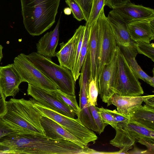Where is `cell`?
I'll return each mask as SVG.
<instances>
[{"mask_svg": "<svg viewBox=\"0 0 154 154\" xmlns=\"http://www.w3.org/2000/svg\"><path fill=\"white\" fill-rule=\"evenodd\" d=\"M97 22L98 30L96 68L97 83L104 66L111 62L117 45L112 28L105 15L104 8L101 11Z\"/></svg>", "mask_w": 154, "mask_h": 154, "instance_id": "5b68a950", "label": "cell"}, {"mask_svg": "<svg viewBox=\"0 0 154 154\" xmlns=\"http://www.w3.org/2000/svg\"><path fill=\"white\" fill-rule=\"evenodd\" d=\"M117 59L116 49L111 62L104 66L97 82L98 94L102 101L107 103L108 106L115 94L114 89Z\"/></svg>", "mask_w": 154, "mask_h": 154, "instance_id": "30bf717a", "label": "cell"}, {"mask_svg": "<svg viewBox=\"0 0 154 154\" xmlns=\"http://www.w3.org/2000/svg\"><path fill=\"white\" fill-rule=\"evenodd\" d=\"M27 94L46 107L74 118L75 114L67 106L53 95L48 91L28 84Z\"/></svg>", "mask_w": 154, "mask_h": 154, "instance_id": "9c48e42d", "label": "cell"}, {"mask_svg": "<svg viewBox=\"0 0 154 154\" xmlns=\"http://www.w3.org/2000/svg\"><path fill=\"white\" fill-rule=\"evenodd\" d=\"M40 122L47 137L55 140L71 142L83 148L86 146L77 138L51 119L43 116L41 118Z\"/></svg>", "mask_w": 154, "mask_h": 154, "instance_id": "9a60e30c", "label": "cell"}, {"mask_svg": "<svg viewBox=\"0 0 154 154\" xmlns=\"http://www.w3.org/2000/svg\"><path fill=\"white\" fill-rule=\"evenodd\" d=\"M10 154L9 148L5 145L0 142V154Z\"/></svg>", "mask_w": 154, "mask_h": 154, "instance_id": "ab89813d", "label": "cell"}, {"mask_svg": "<svg viewBox=\"0 0 154 154\" xmlns=\"http://www.w3.org/2000/svg\"><path fill=\"white\" fill-rule=\"evenodd\" d=\"M99 111L105 122L111 125L115 129L117 128V123L113 116L108 111V109L101 107L99 108Z\"/></svg>", "mask_w": 154, "mask_h": 154, "instance_id": "d6a6232c", "label": "cell"}, {"mask_svg": "<svg viewBox=\"0 0 154 154\" xmlns=\"http://www.w3.org/2000/svg\"><path fill=\"white\" fill-rule=\"evenodd\" d=\"M88 51L89 53L91 68V76L97 82L96 58L97 52V37L98 25L97 20L89 26Z\"/></svg>", "mask_w": 154, "mask_h": 154, "instance_id": "cb8c5ba5", "label": "cell"}, {"mask_svg": "<svg viewBox=\"0 0 154 154\" xmlns=\"http://www.w3.org/2000/svg\"><path fill=\"white\" fill-rule=\"evenodd\" d=\"M150 95L129 96L115 94L110 100L109 106L113 104L116 107L118 112L128 115L133 109L141 106L145 99Z\"/></svg>", "mask_w": 154, "mask_h": 154, "instance_id": "d6986e66", "label": "cell"}, {"mask_svg": "<svg viewBox=\"0 0 154 154\" xmlns=\"http://www.w3.org/2000/svg\"><path fill=\"white\" fill-rule=\"evenodd\" d=\"M33 64L57 86L62 92L69 95L75 94L76 81L69 69L57 65L51 59L36 52L26 55Z\"/></svg>", "mask_w": 154, "mask_h": 154, "instance_id": "277c9868", "label": "cell"}, {"mask_svg": "<svg viewBox=\"0 0 154 154\" xmlns=\"http://www.w3.org/2000/svg\"><path fill=\"white\" fill-rule=\"evenodd\" d=\"M88 105L93 119L98 129L99 134H100L103 131L108 124L103 121L99 111V108L90 104Z\"/></svg>", "mask_w": 154, "mask_h": 154, "instance_id": "f1b7e54d", "label": "cell"}, {"mask_svg": "<svg viewBox=\"0 0 154 154\" xmlns=\"http://www.w3.org/2000/svg\"><path fill=\"white\" fill-rule=\"evenodd\" d=\"M23 81L14 63L0 66V87L6 97H14Z\"/></svg>", "mask_w": 154, "mask_h": 154, "instance_id": "4fadbf2b", "label": "cell"}, {"mask_svg": "<svg viewBox=\"0 0 154 154\" xmlns=\"http://www.w3.org/2000/svg\"><path fill=\"white\" fill-rule=\"evenodd\" d=\"M60 0H20L24 27L34 36H39L55 22Z\"/></svg>", "mask_w": 154, "mask_h": 154, "instance_id": "7a4b0ae2", "label": "cell"}, {"mask_svg": "<svg viewBox=\"0 0 154 154\" xmlns=\"http://www.w3.org/2000/svg\"><path fill=\"white\" fill-rule=\"evenodd\" d=\"M129 152L128 154H149L147 150H143L136 147Z\"/></svg>", "mask_w": 154, "mask_h": 154, "instance_id": "60d3db41", "label": "cell"}, {"mask_svg": "<svg viewBox=\"0 0 154 154\" xmlns=\"http://www.w3.org/2000/svg\"><path fill=\"white\" fill-rule=\"evenodd\" d=\"M128 115L130 119L154 129V109L141 105L133 109Z\"/></svg>", "mask_w": 154, "mask_h": 154, "instance_id": "7402d4cb", "label": "cell"}, {"mask_svg": "<svg viewBox=\"0 0 154 154\" xmlns=\"http://www.w3.org/2000/svg\"><path fill=\"white\" fill-rule=\"evenodd\" d=\"M66 4L71 9L74 17L79 21L85 20L84 14L78 4L73 0H66Z\"/></svg>", "mask_w": 154, "mask_h": 154, "instance_id": "1f68e13d", "label": "cell"}, {"mask_svg": "<svg viewBox=\"0 0 154 154\" xmlns=\"http://www.w3.org/2000/svg\"><path fill=\"white\" fill-rule=\"evenodd\" d=\"M3 49V46L1 45H0V62L3 57V54L2 53Z\"/></svg>", "mask_w": 154, "mask_h": 154, "instance_id": "7bdbcfd3", "label": "cell"}, {"mask_svg": "<svg viewBox=\"0 0 154 154\" xmlns=\"http://www.w3.org/2000/svg\"><path fill=\"white\" fill-rule=\"evenodd\" d=\"M87 93L88 103L94 106L97 105L98 94V85L96 81L91 77L88 81Z\"/></svg>", "mask_w": 154, "mask_h": 154, "instance_id": "484cf974", "label": "cell"}, {"mask_svg": "<svg viewBox=\"0 0 154 154\" xmlns=\"http://www.w3.org/2000/svg\"><path fill=\"white\" fill-rule=\"evenodd\" d=\"M60 19L53 31L48 32L36 43L37 53L50 59L56 56V49L59 40Z\"/></svg>", "mask_w": 154, "mask_h": 154, "instance_id": "e0dca14e", "label": "cell"}, {"mask_svg": "<svg viewBox=\"0 0 154 154\" xmlns=\"http://www.w3.org/2000/svg\"><path fill=\"white\" fill-rule=\"evenodd\" d=\"M130 0H105V5L113 9L130 2Z\"/></svg>", "mask_w": 154, "mask_h": 154, "instance_id": "d590c367", "label": "cell"}, {"mask_svg": "<svg viewBox=\"0 0 154 154\" xmlns=\"http://www.w3.org/2000/svg\"><path fill=\"white\" fill-rule=\"evenodd\" d=\"M79 5L84 14L85 20L89 18L93 0H73Z\"/></svg>", "mask_w": 154, "mask_h": 154, "instance_id": "836d02e7", "label": "cell"}, {"mask_svg": "<svg viewBox=\"0 0 154 154\" xmlns=\"http://www.w3.org/2000/svg\"><path fill=\"white\" fill-rule=\"evenodd\" d=\"M28 133L5 122L0 118V139L14 134Z\"/></svg>", "mask_w": 154, "mask_h": 154, "instance_id": "4dcf8cb0", "label": "cell"}, {"mask_svg": "<svg viewBox=\"0 0 154 154\" xmlns=\"http://www.w3.org/2000/svg\"><path fill=\"white\" fill-rule=\"evenodd\" d=\"M85 29L80 51L78 65L79 72L86 57L88 49V39L89 32V26L88 25H85Z\"/></svg>", "mask_w": 154, "mask_h": 154, "instance_id": "f546056e", "label": "cell"}, {"mask_svg": "<svg viewBox=\"0 0 154 154\" xmlns=\"http://www.w3.org/2000/svg\"><path fill=\"white\" fill-rule=\"evenodd\" d=\"M85 26L80 25L72 36L65 43L60 44V50L56 53L60 65L71 70L81 37L85 31Z\"/></svg>", "mask_w": 154, "mask_h": 154, "instance_id": "7c38bea8", "label": "cell"}, {"mask_svg": "<svg viewBox=\"0 0 154 154\" xmlns=\"http://www.w3.org/2000/svg\"><path fill=\"white\" fill-rule=\"evenodd\" d=\"M88 82L85 80L79 81V112L77 117L83 125L99 134L98 129L89 106L87 93Z\"/></svg>", "mask_w": 154, "mask_h": 154, "instance_id": "2e32d148", "label": "cell"}, {"mask_svg": "<svg viewBox=\"0 0 154 154\" xmlns=\"http://www.w3.org/2000/svg\"><path fill=\"white\" fill-rule=\"evenodd\" d=\"M117 59L114 91L123 96H135L143 94L138 78L133 72L118 45Z\"/></svg>", "mask_w": 154, "mask_h": 154, "instance_id": "8992f818", "label": "cell"}, {"mask_svg": "<svg viewBox=\"0 0 154 154\" xmlns=\"http://www.w3.org/2000/svg\"><path fill=\"white\" fill-rule=\"evenodd\" d=\"M137 141L147 148L149 154H154V142L144 140H137Z\"/></svg>", "mask_w": 154, "mask_h": 154, "instance_id": "74e56055", "label": "cell"}, {"mask_svg": "<svg viewBox=\"0 0 154 154\" xmlns=\"http://www.w3.org/2000/svg\"><path fill=\"white\" fill-rule=\"evenodd\" d=\"M105 6V0H93L89 17L85 24L90 26L97 20Z\"/></svg>", "mask_w": 154, "mask_h": 154, "instance_id": "83f0119b", "label": "cell"}, {"mask_svg": "<svg viewBox=\"0 0 154 154\" xmlns=\"http://www.w3.org/2000/svg\"><path fill=\"white\" fill-rule=\"evenodd\" d=\"M6 113L1 117L4 121L27 133L45 135L40 122L43 115L33 98H11L6 101Z\"/></svg>", "mask_w": 154, "mask_h": 154, "instance_id": "3957f363", "label": "cell"}, {"mask_svg": "<svg viewBox=\"0 0 154 154\" xmlns=\"http://www.w3.org/2000/svg\"><path fill=\"white\" fill-rule=\"evenodd\" d=\"M146 106L150 108L154 109V95H150L149 97L144 100Z\"/></svg>", "mask_w": 154, "mask_h": 154, "instance_id": "f35d334b", "label": "cell"}, {"mask_svg": "<svg viewBox=\"0 0 154 154\" xmlns=\"http://www.w3.org/2000/svg\"><path fill=\"white\" fill-rule=\"evenodd\" d=\"M110 12L125 23L154 18L153 9L129 2L112 9Z\"/></svg>", "mask_w": 154, "mask_h": 154, "instance_id": "8fae6325", "label": "cell"}, {"mask_svg": "<svg viewBox=\"0 0 154 154\" xmlns=\"http://www.w3.org/2000/svg\"><path fill=\"white\" fill-rule=\"evenodd\" d=\"M138 53L143 54L154 62V44L146 42H135Z\"/></svg>", "mask_w": 154, "mask_h": 154, "instance_id": "4316f807", "label": "cell"}, {"mask_svg": "<svg viewBox=\"0 0 154 154\" xmlns=\"http://www.w3.org/2000/svg\"><path fill=\"white\" fill-rule=\"evenodd\" d=\"M108 111L113 116L118 125H123L128 124L130 118L129 115H126L118 112L116 110H112L108 109Z\"/></svg>", "mask_w": 154, "mask_h": 154, "instance_id": "e575fe53", "label": "cell"}, {"mask_svg": "<svg viewBox=\"0 0 154 154\" xmlns=\"http://www.w3.org/2000/svg\"><path fill=\"white\" fill-rule=\"evenodd\" d=\"M107 17L118 46L126 47L134 45L135 42L131 38L128 29L127 23L110 12Z\"/></svg>", "mask_w": 154, "mask_h": 154, "instance_id": "ac0fdd59", "label": "cell"}, {"mask_svg": "<svg viewBox=\"0 0 154 154\" xmlns=\"http://www.w3.org/2000/svg\"><path fill=\"white\" fill-rule=\"evenodd\" d=\"M64 12L65 14L69 15L71 14V11L70 8H66L64 9Z\"/></svg>", "mask_w": 154, "mask_h": 154, "instance_id": "b9f144b4", "label": "cell"}, {"mask_svg": "<svg viewBox=\"0 0 154 154\" xmlns=\"http://www.w3.org/2000/svg\"><path fill=\"white\" fill-rule=\"evenodd\" d=\"M6 97L0 87V118L6 112Z\"/></svg>", "mask_w": 154, "mask_h": 154, "instance_id": "8d00e7d4", "label": "cell"}, {"mask_svg": "<svg viewBox=\"0 0 154 154\" xmlns=\"http://www.w3.org/2000/svg\"><path fill=\"white\" fill-rule=\"evenodd\" d=\"M14 61L23 82L48 91L57 89L56 85L33 64L26 55L20 54Z\"/></svg>", "mask_w": 154, "mask_h": 154, "instance_id": "ba28073f", "label": "cell"}, {"mask_svg": "<svg viewBox=\"0 0 154 154\" xmlns=\"http://www.w3.org/2000/svg\"><path fill=\"white\" fill-rule=\"evenodd\" d=\"M119 125L137 140H144L154 142V129L130 119L126 125Z\"/></svg>", "mask_w": 154, "mask_h": 154, "instance_id": "603a6c76", "label": "cell"}, {"mask_svg": "<svg viewBox=\"0 0 154 154\" xmlns=\"http://www.w3.org/2000/svg\"><path fill=\"white\" fill-rule=\"evenodd\" d=\"M116 135L110 141L112 145L119 148L117 152H112V154H128V151L133 148L136 139L124 128L118 125L115 129Z\"/></svg>", "mask_w": 154, "mask_h": 154, "instance_id": "44dd1931", "label": "cell"}, {"mask_svg": "<svg viewBox=\"0 0 154 154\" xmlns=\"http://www.w3.org/2000/svg\"><path fill=\"white\" fill-rule=\"evenodd\" d=\"M49 91L53 95L67 106L77 116H78L79 112V107L75 95L67 94L58 89L56 90Z\"/></svg>", "mask_w": 154, "mask_h": 154, "instance_id": "d4e9b609", "label": "cell"}, {"mask_svg": "<svg viewBox=\"0 0 154 154\" xmlns=\"http://www.w3.org/2000/svg\"><path fill=\"white\" fill-rule=\"evenodd\" d=\"M119 47L130 67L137 77L154 87V76H150L145 73L138 64L135 59L138 53L134 44V45L128 47Z\"/></svg>", "mask_w": 154, "mask_h": 154, "instance_id": "ffe728a7", "label": "cell"}, {"mask_svg": "<svg viewBox=\"0 0 154 154\" xmlns=\"http://www.w3.org/2000/svg\"><path fill=\"white\" fill-rule=\"evenodd\" d=\"M0 142L9 148L10 154H86V146L83 148L71 142L32 133L8 135L1 138Z\"/></svg>", "mask_w": 154, "mask_h": 154, "instance_id": "6da1fadb", "label": "cell"}, {"mask_svg": "<svg viewBox=\"0 0 154 154\" xmlns=\"http://www.w3.org/2000/svg\"><path fill=\"white\" fill-rule=\"evenodd\" d=\"M34 102L43 116L58 123L77 138L85 146H87L91 142L94 143L97 139V136L93 131L83 125L78 118H72L46 107L34 99Z\"/></svg>", "mask_w": 154, "mask_h": 154, "instance_id": "52a82bcc", "label": "cell"}, {"mask_svg": "<svg viewBox=\"0 0 154 154\" xmlns=\"http://www.w3.org/2000/svg\"><path fill=\"white\" fill-rule=\"evenodd\" d=\"M127 27L135 42H150L154 39V18L134 21L127 23Z\"/></svg>", "mask_w": 154, "mask_h": 154, "instance_id": "5bb4252c", "label": "cell"}]
</instances>
